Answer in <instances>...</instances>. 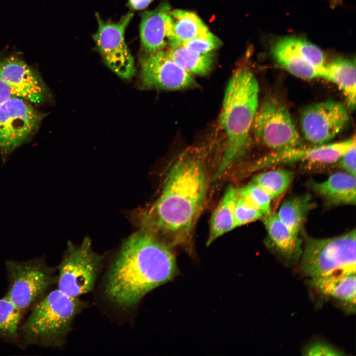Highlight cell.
Wrapping results in <instances>:
<instances>
[{"mask_svg":"<svg viewBox=\"0 0 356 356\" xmlns=\"http://www.w3.org/2000/svg\"><path fill=\"white\" fill-rule=\"evenodd\" d=\"M237 196V189L228 186L211 217L207 245L236 227L234 209Z\"/></svg>","mask_w":356,"mask_h":356,"instance_id":"22","label":"cell"},{"mask_svg":"<svg viewBox=\"0 0 356 356\" xmlns=\"http://www.w3.org/2000/svg\"><path fill=\"white\" fill-rule=\"evenodd\" d=\"M264 215L237 193L234 217L236 227L241 226L263 218Z\"/></svg>","mask_w":356,"mask_h":356,"instance_id":"28","label":"cell"},{"mask_svg":"<svg viewBox=\"0 0 356 356\" xmlns=\"http://www.w3.org/2000/svg\"><path fill=\"white\" fill-rule=\"evenodd\" d=\"M85 304L58 288L46 293L32 306L28 317L19 328V339L24 347L60 346L72 322Z\"/></svg>","mask_w":356,"mask_h":356,"instance_id":"4","label":"cell"},{"mask_svg":"<svg viewBox=\"0 0 356 356\" xmlns=\"http://www.w3.org/2000/svg\"><path fill=\"white\" fill-rule=\"evenodd\" d=\"M252 131L260 142L272 150L302 146L288 110L277 99H266L259 105Z\"/></svg>","mask_w":356,"mask_h":356,"instance_id":"9","label":"cell"},{"mask_svg":"<svg viewBox=\"0 0 356 356\" xmlns=\"http://www.w3.org/2000/svg\"><path fill=\"white\" fill-rule=\"evenodd\" d=\"M134 16L123 15L117 22L96 15L97 29L92 35L95 47L107 66L121 78L130 80L135 73L134 59L125 40V32Z\"/></svg>","mask_w":356,"mask_h":356,"instance_id":"10","label":"cell"},{"mask_svg":"<svg viewBox=\"0 0 356 356\" xmlns=\"http://www.w3.org/2000/svg\"><path fill=\"white\" fill-rule=\"evenodd\" d=\"M259 86L248 68L234 71L226 87L220 117L225 135V145L213 178L218 179L248 151L251 132L258 110Z\"/></svg>","mask_w":356,"mask_h":356,"instance_id":"3","label":"cell"},{"mask_svg":"<svg viewBox=\"0 0 356 356\" xmlns=\"http://www.w3.org/2000/svg\"><path fill=\"white\" fill-rule=\"evenodd\" d=\"M293 178L292 172L284 169H272L255 175L252 182L267 193L271 200L283 194L291 184Z\"/></svg>","mask_w":356,"mask_h":356,"instance_id":"25","label":"cell"},{"mask_svg":"<svg viewBox=\"0 0 356 356\" xmlns=\"http://www.w3.org/2000/svg\"><path fill=\"white\" fill-rule=\"evenodd\" d=\"M267 231L265 245L286 266H293L300 261L302 240L293 233L277 217L276 214L263 217Z\"/></svg>","mask_w":356,"mask_h":356,"instance_id":"15","label":"cell"},{"mask_svg":"<svg viewBox=\"0 0 356 356\" xmlns=\"http://www.w3.org/2000/svg\"><path fill=\"white\" fill-rule=\"evenodd\" d=\"M32 104L14 96L0 103V156L3 161L38 130L44 115Z\"/></svg>","mask_w":356,"mask_h":356,"instance_id":"8","label":"cell"},{"mask_svg":"<svg viewBox=\"0 0 356 356\" xmlns=\"http://www.w3.org/2000/svg\"><path fill=\"white\" fill-rule=\"evenodd\" d=\"M320 78L335 84L343 92L349 108L356 106V82L355 60L338 58L325 64Z\"/></svg>","mask_w":356,"mask_h":356,"instance_id":"21","label":"cell"},{"mask_svg":"<svg viewBox=\"0 0 356 356\" xmlns=\"http://www.w3.org/2000/svg\"><path fill=\"white\" fill-rule=\"evenodd\" d=\"M0 75L14 96L36 105L51 99V92L39 72L16 55H0Z\"/></svg>","mask_w":356,"mask_h":356,"instance_id":"13","label":"cell"},{"mask_svg":"<svg viewBox=\"0 0 356 356\" xmlns=\"http://www.w3.org/2000/svg\"><path fill=\"white\" fill-rule=\"evenodd\" d=\"M172 246L145 228L130 235L107 272L104 290L108 299L119 307H131L171 281L178 272Z\"/></svg>","mask_w":356,"mask_h":356,"instance_id":"1","label":"cell"},{"mask_svg":"<svg viewBox=\"0 0 356 356\" xmlns=\"http://www.w3.org/2000/svg\"><path fill=\"white\" fill-rule=\"evenodd\" d=\"M356 144H355L347 150L341 156L338 161L339 166L344 172L356 177Z\"/></svg>","mask_w":356,"mask_h":356,"instance_id":"31","label":"cell"},{"mask_svg":"<svg viewBox=\"0 0 356 356\" xmlns=\"http://www.w3.org/2000/svg\"><path fill=\"white\" fill-rule=\"evenodd\" d=\"M5 266L8 281L5 296L23 314L57 281L52 268L43 257L7 260Z\"/></svg>","mask_w":356,"mask_h":356,"instance_id":"6","label":"cell"},{"mask_svg":"<svg viewBox=\"0 0 356 356\" xmlns=\"http://www.w3.org/2000/svg\"><path fill=\"white\" fill-rule=\"evenodd\" d=\"M211 32L195 13L182 9L170 10L167 18V34L170 46L181 45L186 41L205 37Z\"/></svg>","mask_w":356,"mask_h":356,"instance_id":"19","label":"cell"},{"mask_svg":"<svg viewBox=\"0 0 356 356\" xmlns=\"http://www.w3.org/2000/svg\"><path fill=\"white\" fill-rule=\"evenodd\" d=\"M135 6L144 8L146 7L153 0H130Z\"/></svg>","mask_w":356,"mask_h":356,"instance_id":"33","label":"cell"},{"mask_svg":"<svg viewBox=\"0 0 356 356\" xmlns=\"http://www.w3.org/2000/svg\"><path fill=\"white\" fill-rule=\"evenodd\" d=\"M12 96L9 87L0 75V103Z\"/></svg>","mask_w":356,"mask_h":356,"instance_id":"32","label":"cell"},{"mask_svg":"<svg viewBox=\"0 0 356 356\" xmlns=\"http://www.w3.org/2000/svg\"><path fill=\"white\" fill-rule=\"evenodd\" d=\"M356 144V137L335 143L314 147L295 146L272 150L258 159L251 166L257 171L274 166L307 161L321 164L337 162L344 153Z\"/></svg>","mask_w":356,"mask_h":356,"instance_id":"14","label":"cell"},{"mask_svg":"<svg viewBox=\"0 0 356 356\" xmlns=\"http://www.w3.org/2000/svg\"><path fill=\"white\" fill-rule=\"evenodd\" d=\"M23 314L5 295L0 298V338L11 343L17 342Z\"/></svg>","mask_w":356,"mask_h":356,"instance_id":"26","label":"cell"},{"mask_svg":"<svg viewBox=\"0 0 356 356\" xmlns=\"http://www.w3.org/2000/svg\"><path fill=\"white\" fill-rule=\"evenodd\" d=\"M350 119L347 108L340 102L327 100L312 103L301 112L302 132L312 144H325L347 128Z\"/></svg>","mask_w":356,"mask_h":356,"instance_id":"11","label":"cell"},{"mask_svg":"<svg viewBox=\"0 0 356 356\" xmlns=\"http://www.w3.org/2000/svg\"><path fill=\"white\" fill-rule=\"evenodd\" d=\"M271 53L277 63L292 75L303 79L319 78L320 71L308 62L292 43L290 37L276 40Z\"/></svg>","mask_w":356,"mask_h":356,"instance_id":"20","label":"cell"},{"mask_svg":"<svg viewBox=\"0 0 356 356\" xmlns=\"http://www.w3.org/2000/svg\"><path fill=\"white\" fill-rule=\"evenodd\" d=\"M167 50L173 60L192 75H207L213 68V52L200 53L182 45L170 46Z\"/></svg>","mask_w":356,"mask_h":356,"instance_id":"24","label":"cell"},{"mask_svg":"<svg viewBox=\"0 0 356 356\" xmlns=\"http://www.w3.org/2000/svg\"><path fill=\"white\" fill-rule=\"evenodd\" d=\"M208 182L202 154L181 153L171 163L159 197L145 214L144 228L166 235L173 246L186 243L205 202Z\"/></svg>","mask_w":356,"mask_h":356,"instance_id":"2","label":"cell"},{"mask_svg":"<svg viewBox=\"0 0 356 356\" xmlns=\"http://www.w3.org/2000/svg\"><path fill=\"white\" fill-rule=\"evenodd\" d=\"M309 185L329 205H356V177L345 172H335L323 181H311Z\"/></svg>","mask_w":356,"mask_h":356,"instance_id":"17","label":"cell"},{"mask_svg":"<svg viewBox=\"0 0 356 356\" xmlns=\"http://www.w3.org/2000/svg\"><path fill=\"white\" fill-rule=\"evenodd\" d=\"M300 260L302 273L309 278L356 273V229L333 237L316 238L303 233Z\"/></svg>","mask_w":356,"mask_h":356,"instance_id":"5","label":"cell"},{"mask_svg":"<svg viewBox=\"0 0 356 356\" xmlns=\"http://www.w3.org/2000/svg\"><path fill=\"white\" fill-rule=\"evenodd\" d=\"M102 261V257L93 250L89 238H85L79 245L69 242L58 267L57 288L74 298L91 291Z\"/></svg>","mask_w":356,"mask_h":356,"instance_id":"7","label":"cell"},{"mask_svg":"<svg viewBox=\"0 0 356 356\" xmlns=\"http://www.w3.org/2000/svg\"><path fill=\"white\" fill-rule=\"evenodd\" d=\"M304 356H344L343 352L332 345L322 341H315L308 345L302 351Z\"/></svg>","mask_w":356,"mask_h":356,"instance_id":"30","label":"cell"},{"mask_svg":"<svg viewBox=\"0 0 356 356\" xmlns=\"http://www.w3.org/2000/svg\"><path fill=\"white\" fill-rule=\"evenodd\" d=\"M140 64L139 83L143 89L179 90L197 86L193 75L173 60L165 48L143 52Z\"/></svg>","mask_w":356,"mask_h":356,"instance_id":"12","label":"cell"},{"mask_svg":"<svg viewBox=\"0 0 356 356\" xmlns=\"http://www.w3.org/2000/svg\"><path fill=\"white\" fill-rule=\"evenodd\" d=\"M238 194L262 212L264 216L271 213V199L259 186L251 182L237 189Z\"/></svg>","mask_w":356,"mask_h":356,"instance_id":"27","label":"cell"},{"mask_svg":"<svg viewBox=\"0 0 356 356\" xmlns=\"http://www.w3.org/2000/svg\"><path fill=\"white\" fill-rule=\"evenodd\" d=\"M313 206L309 194L295 196L286 199L276 214L293 233L299 235L309 212Z\"/></svg>","mask_w":356,"mask_h":356,"instance_id":"23","label":"cell"},{"mask_svg":"<svg viewBox=\"0 0 356 356\" xmlns=\"http://www.w3.org/2000/svg\"><path fill=\"white\" fill-rule=\"evenodd\" d=\"M222 44L221 40L210 32L205 37H199L186 41L181 45L202 53L212 52Z\"/></svg>","mask_w":356,"mask_h":356,"instance_id":"29","label":"cell"},{"mask_svg":"<svg viewBox=\"0 0 356 356\" xmlns=\"http://www.w3.org/2000/svg\"><path fill=\"white\" fill-rule=\"evenodd\" d=\"M308 283L321 294L337 301L348 312H356V273L309 278Z\"/></svg>","mask_w":356,"mask_h":356,"instance_id":"18","label":"cell"},{"mask_svg":"<svg viewBox=\"0 0 356 356\" xmlns=\"http://www.w3.org/2000/svg\"><path fill=\"white\" fill-rule=\"evenodd\" d=\"M170 10V5L163 2L154 9L141 13L139 35L144 53L156 52L169 44L167 18Z\"/></svg>","mask_w":356,"mask_h":356,"instance_id":"16","label":"cell"}]
</instances>
